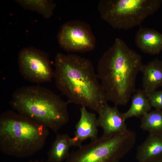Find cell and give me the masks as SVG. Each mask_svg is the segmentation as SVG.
Instances as JSON below:
<instances>
[{"instance_id":"obj_10","label":"cell","mask_w":162,"mask_h":162,"mask_svg":"<svg viewBox=\"0 0 162 162\" xmlns=\"http://www.w3.org/2000/svg\"><path fill=\"white\" fill-rule=\"evenodd\" d=\"M80 116L75 126L74 136L70 139L72 146L79 147L84 140L89 139L92 141L98 138V127L96 115L88 111L83 106L80 108Z\"/></svg>"},{"instance_id":"obj_3","label":"cell","mask_w":162,"mask_h":162,"mask_svg":"<svg viewBox=\"0 0 162 162\" xmlns=\"http://www.w3.org/2000/svg\"><path fill=\"white\" fill-rule=\"evenodd\" d=\"M10 104L20 114L56 133L69 121L68 102L39 86L18 88L13 93Z\"/></svg>"},{"instance_id":"obj_14","label":"cell","mask_w":162,"mask_h":162,"mask_svg":"<svg viewBox=\"0 0 162 162\" xmlns=\"http://www.w3.org/2000/svg\"><path fill=\"white\" fill-rule=\"evenodd\" d=\"M152 107L147 93L143 89L136 90L132 97L130 108L123 113L124 119L141 117L150 111Z\"/></svg>"},{"instance_id":"obj_12","label":"cell","mask_w":162,"mask_h":162,"mask_svg":"<svg viewBox=\"0 0 162 162\" xmlns=\"http://www.w3.org/2000/svg\"><path fill=\"white\" fill-rule=\"evenodd\" d=\"M135 43L142 52L151 55L162 51V34L156 30L141 27L136 33Z\"/></svg>"},{"instance_id":"obj_7","label":"cell","mask_w":162,"mask_h":162,"mask_svg":"<svg viewBox=\"0 0 162 162\" xmlns=\"http://www.w3.org/2000/svg\"><path fill=\"white\" fill-rule=\"evenodd\" d=\"M57 38L60 46L68 52L89 51L96 46V38L90 25L81 21L73 20L64 23Z\"/></svg>"},{"instance_id":"obj_9","label":"cell","mask_w":162,"mask_h":162,"mask_svg":"<svg viewBox=\"0 0 162 162\" xmlns=\"http://www.w3.org/2000/svg\"><path fill=\"white\" fill-rule=\"evenodd\" d=\"M98 113V124L103 130L102 135L107 137L113 136L128 130L123 113L119 111L117 106H111L107 103Z\"/></svg>"},{"instance_id":"obj_15","label":"cell","mask_w":162,"mask_h":162,"mask_svg":"<svg viewBox=\"0 0 162 162\" xmlns=\"http://www.w3.org/2000/svg\"><path fill=\"white\" fill-rule=\"evenodd\" d=\"M71 138L67 134H57L47 153L48 162H62L69 156L72 146Z\"/></svg>"},{"instance_id":"obj_5","label":"cell","mask_w":162,"mask_h":162,"mask_svg":"<svg viewBox=\"0 0 162 162\" xmlns=\"http://www.w3.org/2000/svg\"><path fill=\"white\" fill-rule=\"evenodd\" d=\"M161 0H101L98 9L101 18L112 27L129 29L140 25L160 7Z\"/></svg>"},{"instance_id":"obj_21","label":"cell","mask_w":162,"mask_h":162,"mask_svg":"<svg viewBox=\"0 0 162 162\" xmlns=\"http://www.w3.org/2000/svg\"><path fill=\"white\" fill-rule=\"evenodd\" d=\"M162 162V160H159V161H156V162Z\"/></svg>"},{"instance_id":"obj_1","label":"cell","mask_w":162,"mask_h":162,"mask_svg":"<svg viewBox=\"0 0 162 162\" xmlns=\"http://www.w3.org/2000/svg\"><path fill=\"white\" fill-rule=\"evenodd\" d=\"M54 65L56 86L68 104L88 107L98 113L108 100L92 62L77 55L59 53Z\"/></svg>"},{"instance_id":"obj_8","label":"cell","mask_w":162,"mask_h":162,"mask_svg":"<svg viewBox=\"0 0 162 162\" xmlns=\"http://www.w3.org/2000/svg\"><path fill=\"white\" fill-rule=\"evenodd\" d=\"M18 62L20 74L28 81L40 83L51 81L53 77L48 55L35 48L22 49L18 55Z\"/></svg>"},{"instance_id":"obj_19","label":"cell","mask_w":162,"mask_h":162,"mask_svg":"<svg viewBox=\"0 0 162 162\" xmlns=\"http://www.w3.org/2000/svg\"><path fill=\"white\" fill-rule=\"evenodd\" d=\"M28 162H43L42 161H40L38 160H31Z\"/></svg>"},{"instance_id":"obj_20","label":"cell","mask_w":162,"mask_h":162,"mask_svg":"<svg viewBox=\"0 0 162 162\" xmlns=\"http://www.w3.org/2000/svg\"><path fill=\"white\" fill-rule=\"evenodd\" d=\"M111 162H120L119 160V159H116L113 160Z\"/></svg>"},{"instance_id":"obj_13","label":"cell","mask_w":162,"mask_h":162,"mask_svg":"<svg viewBox=\"0 0 162 162\" xmlns=\"http://www.w3.org/2000/svg\"><path fill=\"white\" fill-rule=\"evenodd\" d=\"M140 72L142 74L143 89L147 93L162 86V61L156 58L142 64Z\"/></svg>"},{"instance_id":"obj_18","label":"cell","mask_w":162,"mask_h":162,"mask_svg":"<svg viewBox=\"0 0 162 162\" xmlns=\"http://www.w3.org/2000/svg\"><path fill=\"white\" fill-rule=\"evenodd\" d=\"M152 107L162 110V90L147 93Z\"/></svg>"},{"instance_id":"obj_16","label":"cell","mask_w":162,"mask_h":162,"mask_svg":"<svg viewBox=\"0 0 162 162\" xmlns=\"http://www.w3.org/2000/svg\"><path fill=\"white\" fill-rule=\"evenodd\" d=\"M24 9L36 11L46 18L52 15L56 4L50 0H17L16 1Z\"/></svg>"},{"instance_id":"obj_6","label":"cell","mask_w":162,"mask_h":162,"mask_svg":"<svg viewBox=\"0 0 162 162\" xmlns=\"http://www.w3.org/2000/svg\"><path fill=\"white\" fill-rule=\"evenodd\" d=\"M135 132L128 130L116 135H102L70 153L64 162H111L123 158L136 142Z\"/></svg>"},{"instance_id":"obj_17","label":"cell","mask_w":162,"mask_h":162,"mask_svg":"<svg viewBox=\"0 0 162 162\" xmlns=\"http://www.w3.org/2000/svg\"><path fill=\"white\" fill-rule=\"evenodd\" d=\"M140 127L149 134H162V110L150 111L141 117Z\"/></svg>"},{"instance_id":"obj_2","label":"cell","mask_w":162,"mask_h":162,"mask_svg":"<svg viewBox=\"0 0 162 162\" xmlns=\"http://www.w3.org/2000/svg\"><path fill=\"white\" fill-rule=\"evenodd\" d=\"M142 60L140 54L118 38L104 52L98 62L97 75L108 101L116 106L128 104L136 91Z\"/></svg>"},{"instance_id":"obj_11","label":"cell","mask_w":162,"mask_h":162,"mask_svg":"<svg viewBox=\"0 0 162 162\" xmlns=\"http://www.w3.org/2000/svg\"><path fill=\"white\" fill-rule=\"evenodd\" d=\"M139 162H155L162 160V134H149L136 149Z\"/></svg>"},{"instance_id":"obj_4","label":"cell","mask_w":162,"mask_h":162,"mask_svg":"<svg viewBox=\"0 0 162 162\" xmlns=\"http://www.w3.org/2000/svg\"><path fill=\"white\" fill-rule=\"evenodd\" d=\"M48 128L16 112L8 110L0 116V149L18 158L32 156L44 147Z\"/></svg>"}]
</instances>
